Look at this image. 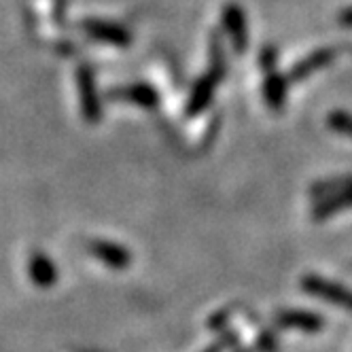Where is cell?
<instances>
[{
	"instance_id": "cell-1",
	"label": "cell",
	"mask_w": 352,
	"mask_h": 352,
	"mask_svg": "<svg viewBox=\"0 0 352 352\" xmlns=\"http://www.w3.org/2000/svg\"><path fill=\"white\" fill-rule=\"evenodd\" d=\"M210 52H212L210 66H208V70L202 74V77L195 81V85H193V89L189 94V100H187V115L189 117H197L212 102L214 91L221 85L223 77H225V70H228V66H225L223 47H221V43L217 38L210 43Z\"/></svg>"
},
{
	"instance_id": "cell-2",
	"label": "cell",
	"mask_w": 352,
	"mask_h": 352,
	"mask_svg": "<svg viewBox=\"0 0 352 352\" xmlns=\"http://www.w3.org/2000/svg\"><path fill=\"white\" fill-rule=\"evenodd\" d=\"M301 289L322 301H329V304L342 306L352 312V291L338 283H329L320 278V276H306V278L301 280Z\"/></svg>"
},
{
	"instance_id": "cell-3",
	"label": "cell",
	"mask_w": 352,
	"mask_h": 352,
	"mask_svg": "<svg viewBox=\"0 0 352 352\" xmlns=\"http://www.w3.org/2000/svg\"><path fill=\"white\" fill-rule=\"evenodd\" d=\"M223 28L230 36V43L236 54H244L248 49V26H246V15L236 5L230 3L223 9Z\"/></svg>"
},
{
	"instance_id": "cell-4",
	"label": "cell",
	"mask_w": 352,
	"mask_h": 352,
	"mask_svg": "<svg viewBox=\"0 0 352 352\" xmlns=\"http://www.w3.org/2000/svg\"><path fill=\"white\" fill-rule=\"evenodd\" d=\"M336 60V49H316V52L308 54L301 62H297L291 72L289 79L291 81H306L308 77H312L314 72L322 70L324 66H329Z\"/></svg>"
},
{
	"instance_id": "cell-5",
	"label": "cell",
	"mask_w": 352,
	"mask_h": 352,
	"mask_svg": "<svg viewBox=\"0 0 352 352\" xmlns=\"http://www.w3.org/2000/svg\"><path fill=\"white\" fill-rule=\"evenodd\" d=\"M287 96H289V77L285 74L270 70L265 72V81H263V98L267 107L274 113H280L287 104Z\"/></svg>"
},
{
	"instance_id": "cell-6",
	"label": "cell",
	"mask_w": 352,
	"mask_h": 352,
	"mask_svg": "<svg viewBox=\"0 0 352 352\" xmlns=\"http://www.w3.org/2000/svg\"><path fill=\"white\" fill-rule=\"evenodd\" d=\"M89 250H91V255H96L104 265H109L113 270H125V267H130V263H132L130 250L121 248L115 242L96 240V242H89Z\"/></svg>"
},
{
	"instance_id": "cell-7",
	"label": "cell",
	"mask_w": 352,
	"mask_h": 352,
	"mask_svg": "<svg viewBox=\"0 0 352 352\" xmlns=\"http://www.w3.org/2000/svg\"><path fill=\"white\" fill-rule=\"evenodd\" d=\"M83 30L100 41V43H107V45H117V47H128L130 45V32L117 26V23H107V21H85L83 23Z\"/></svg>"
},
{
	"instance_id": "cell-8",
	"label": "cell",
	"mask_w": 352,
	"mask_h": 352,
	"mask_svg": "<svg viewBox=\"0 0 352 352\" xmlns=\"http://www.w3.org/2000/svg\"><path fill=\"white\" fill-rule=\"evenodd\" d=\"M276 320H278V324L287 327V329H299L308 333H318L324 327V320L308 310H285Z\"/></svg>"
},
{
	"instance_id": "cell-9",
	"label": "cell",
	"mask_w": 352,
	"mask_h": 352,
	"mask_svg": "<svg viewBox=\"0 0 352 352\" xmlns=\"http://www.w3.org/2000/svg\"><path fill=\"white\" fill-rule=\"evenodd\" d=\"M79 87H81V107H83L85 119L98 121L100 104H98V96H96V81H94V74L87 66L79 68Z\"/></svg>"
},
{
	"instance_id": "cell-10",
	"label": "cell",
	"mask_w": 352,
	"mask_h": 352,
	"mask_svg": "<svg viewBox=\"0 0 352 352\" xmlns=\"http://www.w3.org/2000/svg\"><path fill=\"white\" fill-rule=\"evenodd\" d=\"M346 208H352V187L322 197V202L316 206V210H312V219L324 221V219H329L338 212H344Z\"/></svg>"
},
{
	"instance_id": "cell-11",
	"label": "cell",
	"mask_w": 352,
	"mask_h": 352,
	"mask_svg": "<svg viewBox=\"0 0 352 352\" xmlns=\"http://www.w3.org/2000/svg\"><path fill=\"white\" fill-rule=\"evenodd\" d=\"M113 98H123V100H130V102L142 107V109H155L160 104V94L146 85V83H134L130 87H123V89H117L113 94Z\"/></svg>"
},
{
	"instance_id": "cell-12",
	"label": "cell",
	"mask_w": 352,
	"mask_h": 352,
	"mask_svg": "<svg viewBox=\"0 0 352 352\" xmlns=\"http://www.w3.org/2000/svg\"><path fill=\"white\" fill-rule=\"evenodd\" d=\"M30 276H32V283L36 285V287H52V285H56V280H58V274H56V267H54V263L49 261V257L47 255H43V253H34L32 257H30Z\"/></svg>"
},
{
	"instance_id": "cell-13",
	"label": "cell",
	"mask_w": 352,
	"mask_h": 352,
	"mask_svg": "<svg viewBox=\"0 0 352 352\" xmlns=\"http://www.w3.org/2000/svg\"><path fill=\"white\" fill-rule=\"evenodd\" d=\"M327 123H329V128L333 132H340V134L352 138V115L350 113L333 111V113H329V117H327Z\"/></svg>"
},
{
	"instance_id": "cell-14",
	"label": "cell",
	"mask_w": 352,
	"mask_h": 352,
	"mask_svg": "<svg viewBox=\"0 0 352 352\" xmlns=\"http://www.w3.org/2000/svg\"><path fill=\"white\" fill-rule=\"evenodd\" d=\"M259 62H261L265 72L274 70V66H276V49L274 47H265L263 52H261V56H259Z\"/></svg>"
},
{
	"instance_id": "cell-15",
	"label": "cell",
	"mask_w": 352,
	"mask_h": 352,
	"mask_svg": "<svg viewBox=\"0 0 352 352\" xmlns=\"http://www.w3.org/2000/svg\"><path fill=\"white\" fill-rule=\"evenodd\" d=\"M338 21H340L342 28H352V7L346 9V11H342L340 17H338Z\"/></svg>"
},
{
	"instance_id": "cell-16",
	"label": "cell",
	"mask_w": 352,
	"mask_h": 352,
	"mask_svg": "<svg viewBox=\"0 0 352 352\" xmlns=\"http://www.w3.org/2000/svg\"><path fill=\"white\" fill-rule=\"evenodd\" d=\"M223 350V342H219V344H214V346H210L206 352H221Z\"/></svg>"
}]
</instances>
